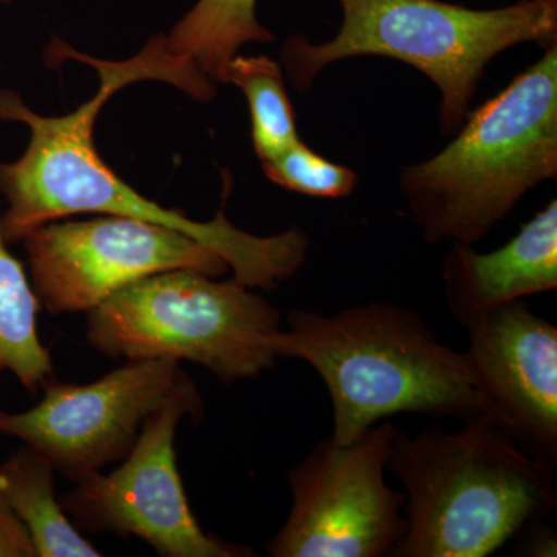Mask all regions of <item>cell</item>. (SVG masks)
I'll list each match as a JSON object with an SVG mask.
<instances>
[{
	"label": "cell",
	"instance_id": "6da1fadb",
	"mask_svg": "<svg viewBox=\"0 0 557 557\" xmlns=\"http://www.w3.org/2000/svg\"><path fill=\"white\" fill-rule=\"evenodd\" d=\"M69 50V58L94 65L100 75V89L81 108L61 116L39 115L17 91L0 90V121L21 123L30 131L20 159L0 163V194L7 200L0 223L9 245L54 220L120 215L193 237L225 259L233 277L247 287L273 292L302 269L310 248L304 231L256 236L233 225L223 208L208 222L189 219L146 199L110 170L95 148V123L116 91L138 81H161L183 91L194 86L193 69L168 51L163 33L127 61H98Z\"/></svg>",
	"mask_w": 557,
	"mask_h": 557
},
{
	"label": "cell",
	"instance_id": "7a4b0ae2",
	"mask_svg": "<svg viewBox=\"0 0 557 557\" xmlns=\"http://www.w3.org/2000/svg\"><path fill=\"white\" fill-rule=\"evenodd\" d=\"M285 321L278 358L317 370L332 401L330 438L339 445L403 413L461 423L483 416L463 354L443 344L416 310L369 302L332 314L289 310Z\"/></svg>",
	"mask_w": 557,
	"mask_h": 557
},
{
	"label": "cell",
	"instance_id": "3957f363",
	"mask_svg": "<svg viewBox=\"0 0 557 557\" xmlns=\"http://www.w3.org/2000/svg\"><path fill=\"white\" fill-rule=\"evenodd\" d=\"M453 137L401 168L399 193L428 244L475 245L557 178V44L472 109Z\"/></svg>",
	"mask_w": 557,
	"mask_h": 557
},
{
	"label": "cell",
	"instance_id": "277c9868",
	"mask_svg": "<svg viewBox=\"0 0 557 557\" xmlns=\"http://www.w3.org/2000/svg\"><path fill=\"white\" fill-rule=\"evenodd\" d=\"M457 432H399L387 471L408 530L392 557H486L557 507L553 467L482 416Z\"/></svg>",
	"mask_w": 557,
	"mask_h": 557
},
{
	"label": "cell",
	"instance_id": "5b68a950",
	"mask_svg": "<svg viewBox=\"0 0 557 557\" xmlns=\"http://www.w3.org/2000/svg\"><path fill=\"white\" fill-rule=\"evenodd\" d=\"M338 32L324 42L296 35L285 40L282 62L299 94L325 69L355 58H387L434 83L438 131L453 137L472 110L487 65L522 44L547 50L557 44V0H519L475 10L445 0H336Z\"/></svg>",
	"mask_w": 557,
	"mask_h": 557
},
{
	"label": "cell",
	"instance_id": "8992f818",
	"mask_svg": "<svg viewBox=\"0 0 557 557\" xmlns=\"http://www.w3.org/2000/svg\"><path fill=\"white\" fill-rule=\"evenodd\" d=\"M281 322V311L237 278L171 270L95 307L86 333L104 357L189 361L231 384L276 364Z\"/></svg>",
	"mask_w": 557,
	"mask_h": 557
},
{
	"label": "cell",
	"instance_id": "52a82bcc",
	"mask_svg": "<svg viewBox=\"0 0 557 557\" xmlns=\"http://www.w3.org/2000/svg\"><path fill=\"white\" fill-rule=\"evenodd\" d=\"M398 429L381 421L350 445L324 438L289 469L292 508L273 557L391 556L408 530L405 493L387 485Z\"/></svg>",
	"mask_w": 557,
	"mask_h": 557
},
{
	"label": "cell",
	"instance_id": "ba28073f",
	"mask_svg": "<svg viewBox=\"0 0 557 557\" xmlns=\"http://www.w3.org/2000/svg\"><path fill=\"white\" fill-rule=\"evenodd\" d=\"M185 417H203L199 388L189 376L148 418L120 467L76 482L61 498L62 508L79 530L134 536L163 557L256 556L255 549L211 536L197 522L175 453Z\"/></svg>",
	"mask_w": 557,
	"mask_h": 557
},
{
	"label": "cell",
	"instance_id": "9c48e42d",
	"mask_svg": "<svg viewBox=\"0 0 557 557\" xmlns=\"http://www.w3.org/2000/svg\"><path fill=\"white\" fill-rule=\"evenodd\" d=\"M22 242L36 298L54 317L89 313L121 289L163 271L231 273L225 259L193 237L120 215L54 220Z\"/></svg>",
	"mask_w": 557,
	"mask_h": 557
},
{
	"label": "cell",
	"instance_id": "30bf717a",
	"mask_svg": "<svg viewBox=\"0 0 557 557\" xmlns=\"http://www.w3.org/2000/svg\"><path fill=\"white\" fill-rule=\"evenodd\" d=\"M186 379L174 359H131L90 384L50 380L35 408L3 413L0 434L20 438L79 482L123 460L148 418Z\"/></svg>",
	"mask_w": 557,
	"mask_h": 557
},
{
	"label": "cell",
	"instance_id": "8fae6325",
	"mask_svg": "<svg viewBox=\"0 0 557 557\" xmlns=\"http://www.w3.org/2000/svg\"><path fill=\"white\" fill-rule=\"evenodd\" d=\"M463 354L483 416L520 449L555 468L557 327L523 300L468 325Z\"/></svg>",
	"mask_w": 557,
	"mask_h": 557
},
{
	"label": "cell",
	"instance_id": "7c38bea8",
	"mask_svg": "<svg viewBox=\"0 0 557 557\" xmlns=\"http://www.w3.org/2000/svg\"><path fill=\"white\" fill-rule=\"evenodd\" d=\"M446 306L463 327L487 311L557 289V200H549L504 247L480 252L450 244L442 265Z\"/></svg>",
	"mask_w": 557,
	"mask_h": 557
},
{
	"label": "cell",
	"instance_id": "4fadbf2b",
	"mask_svg": "<svg viewBox=\"0 0 557 557\" xmlns=\"http://www.w3.org/2000/svg\"><path fill=\"white\" fill-rule=\"evenodd\" d=\"M0 493L30 534L36 557L101 556L62 508L54 468L38 450L24 445L0 465Z\"/></svg>",
	"mask_w": 557,
	"mask_h": 557
},
{
	"label": "cell",
	"instance_id": "5bb4252c",
	"mask_svg": "<svg viewBox=\"0 0 557 557\" xmlns=\"http://www.w3.org/2000/svg\"><path fill=\"white\" fill-rule=\"evenodd\" d=\"M258 0H197L164 35L166 49L193 62L214 83H223L231 60L248 44L274 42V35L259 21Z\"/></svg>",
	"mask_w": 557,
	"mask_h": 557
},
{
	"label": "cell",
	"instance_id": "9a60e30c",
	"mask_svg": "<svg viewBox=\"0 0 557 557\" xmlns=\"http://www.w3.org/2000/svg\"><path fill=\"white\" fill-rule=\"evenodd\" d=\"M39 310L30 277L11 255L0 223V361L30 394L53 380L50 350L38 335Z\"/></svg>",
	"mask_w": 557,
	"mask_h": 557
},
{
	"label": "cell",
	"instance_id": "2e32d148",
	"mask_svg": "<svg viewBox=\"0 0 557 557\" xmlns=\"http://www.w3.org/2000/svg\"><path fill=\"white\" fill-rule=\"evenodd\" d=\"M223 84H233L247 98L252 148L260 161L299 141L295 108L278 62L269 57L236 54L225 70Z\"/></svg>",
	"mask_w": 557,
	"mask_h": 557
},
{
	"label": "cell",
	"instance_id": "e0dca14e",
	"mask_svg": "<svg viewBox=\"0 0 557 557\" xmlns=\"http://www.w3.org/2000/svg\"><path fill=\"white\" fill-rule=\"evenodd\" d=\"M260 163L263 174L274 185L314 199H344L359 182L357 172L324 159L302 139Z\"/></svg>",
	"mask_w": 557,
	"mask_h": 557
},
{
	"label": "cell",
	"instance_id": "ac0fdd59",
	"mask_svg": "<svg viewBox=\"0 0 557 557\" xmlns=\"http://www.w3.org/2000/svg\"><path fill=\"white\" fill-rule=\"evenodd\" d=\"M0 557H36L30 534L0 493Z\"/></svg>",
	"mask_w": 557,
	"mask_h": 557
},
{
	"label": "cell",
	"instance_id": "d6986e66",
	"mask_svg": "<svg viewBox=\"0 0 557 557\" xmlns=\"http://www.w3.org/2000/svg\"><path fill=\"white\" fill-rule=\"evenodd\" d=\"M528 534V544L523 545L527 556H556L557 539L555 531L544 525V520L534 522Z\"/></svg>",
	"mask_w": 557,
	"mask_h": 557
},
{
	"label": "cell",
	"instance_id": "ffe728a7",
	"mask_svg": "<svg viewBox=\"0 0 557 557\" xmlns=\"http://www.w3.org/2000/svg\"><path fill=\"white\" fill-rule=\"evenodd\" d=\"M2 370H3V364H2V361H0V372H2ZM3 413H5V412H3L2 409H0V421H2Z\"/></svg>",
	"mask_w": 557,
	"mask_h": 557
},
{
	"label": "cell",
	"instance_id": "44dd1931",
	"mask_svg": "<svg viewBox=\"0 0 557 557\" xmlns=\"http://www.w3.org/2000/svg\"><path fill=\"white\" fill-rule=\"evenodd\" d=\"M0 3H9V0H0Z\"/></svg>",
	"mask_w": 557,
	"mask_h": 557
}]
</instances>
